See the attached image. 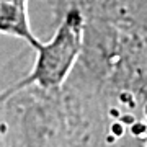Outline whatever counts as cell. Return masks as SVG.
Returning a JSON list of instances; mask_svg holds the SVG:
<instances>
[{"label": "cell", "instance_id": "obj_1", "mask_svg": "<svg viewBox=\"0 0 147 147\" xmlns=\"http://www.w3.org/2000/svg\"><path fill=\"white\" fill-rule=\"evenodd\" d=\"M85 36V18L79 7H70L64 13L54 36L36 49L31 72L2 93V100L20 90L38 85L41 88H57L67 79L77 62Z\"/></svg>", "mask_w": 147, "mask_h": 147}, {"label": "cell", "instance_id": "obj_2", "mask_svg": "<svg viewBox=\"0 0 147 147\" xmlns=\"http://www.w3.org/2000/svg\"><path fill=\"white\" fill-rule=\"evenodd\" d=\"M28 3L30 0H0V31L25 41L36 51L42 42L34 36L30 25Z\"/></svg>", "mask_w": 147, "mask_h": 147}]
</instances>
